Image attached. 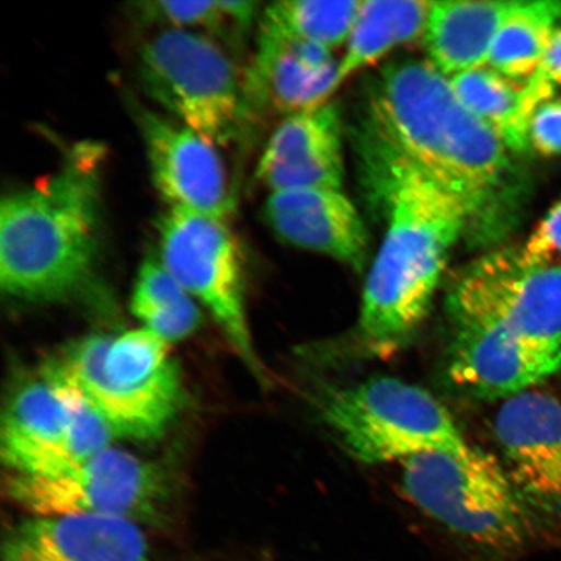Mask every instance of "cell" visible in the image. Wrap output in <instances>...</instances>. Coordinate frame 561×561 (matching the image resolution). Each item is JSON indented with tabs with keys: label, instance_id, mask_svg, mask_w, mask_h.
Listing matches in <instances>:
<instances>
[{
	"label": "cell",
	"instance_id": "obj_17",
	"mask_svg": "<svg viewBox=\"0 0 561 561\" xmlns=\"http://www.w3.org/2000/svg\"><path fill=\"white\" fill-rule=\"evenodd\" d=\"M263 214L280 241L332 257L357 273L366 266V224L342 188L271 193Z\"/></svg>",
	"mask_w": 561,
	"mask_h": 561
},
{
	"label": "cell",
	"instance_id": "obj_16",
	"mask_svg": "<svg viewBox=\"0 0 561 561\" xmlns=\"http://www.w3.org/2000/svg\"><path fill=\"white\" fill-rule=\"evenodd\" d=\"M342 129L334 103L285 117L265 146L255 178L271 193L342 188Z\"/></svg>",
	"mask_w": 561,
	"mask_h": 561
},
{
	"label": "cell",
	"instance_id": "obj_14",
	"mask_svg": "<svg viewBox=\"0 0 561 561\" xmlns=\"http://www.w3.org/2000/svg\"><path fill=\"white\" fill-rule=\"evenodd\" d=\"M339 69L331 48L262 25L244 83L250 110L270 108L287 117L318 108L340 88Z\"/></svg>",
	"mask_w": 561,
	"mask_h": 561
},
{
	"label": "cell",
	"instance_id": "obj_28",
	"mask_svg": "<svg viewBox=\"0 0 561 561\" xmlns=\"http://www.w3.org/2000/svg\"><path fill=\"white\" fill-rule=\"evenodd\" d=\"M522 250L533 262L561 265V198L539 221Z\"/></svg>",
	"mask_w": 561,
	"mask_h": 561
},
{
	"label": "cell",
	"instance_id": "obj_18",
	"mask_svg": "<svg viewBox=\"0 0 561 561\" xmlns=\"http://www.w3.org/2000/svg\"><path fill=\"white\" fill-rule=\"evenodd\" d=\"M0 456L13 474L50 476L76 466L65 399L44 374L21 385L7 403Z\"/></svg>",
	"mask_w": 561,
	"mask_h": 561
},
{
	"label": "cell",
	"instance_id": "obj_4",
	"mask_svg": "<svg viewBox=\"0 0 561 561\" xmlns=\"http://www.w3.org/2000/svg\"><path fill=\"white\" fill-rule=\"evenodd\" d=\"M409 500L486 561H510L539 538L535 518L493 454L425 453L401 462Z\"/></svg>",
	"mask_w": 561,
	"mask_h": 561
},
{
	"label": "cell",
	"instance_id": "obj_23",
	"mask_svg": "<svg viewBox=\"0 0 561 561\" xmlns=\"http://www.w3.org/2000/svg\"><path fill=\"white\" fill-rule=\"evenodd\" d=\"M456 95L516 156L528 152V123L522 111L524 83L490 67L468 70L450 79Z\"/></svg>",
	"mask_w": 561,
	"mask_h": 561
},
{
	"label": "cell",
	"instance_id": "obj_3",
	"mask_svg": "<svg viewBox=\"0 0 561 561\" xmlns=\"http://www.w3.org/2000/svg\"><path fill=\"white\" fill-rule=\"evenodd\" d=\"M104 147H72L59 170L0 203V286L30 304L72 298L93 277L100 252Z\"/></svg>",
	"mask_w": 561,
	"mask_h": 561
},
{
	"label": "cell",
	"instance_id": "obj_15",
	"mask_svg": "<svg viewBox=\"0 0 561 561\" xmlns=\"http://www.w3.org/2000/svg\"><path fill=\"white\" fill-rule=\"evenodd\" d=\"M2 561H157L135 522L70 515L32 517L7 535Z\"/></svg>",
	"mask_w": 561,
	"mask_h": 561
},
{
	"label": "cell",
	"instance_id": "obj_10",
	"mask_svg": "<svg viewBox=\"0 0 561 561\" xmlns=\"http://www.w3.org/2000/svg\"><path fill=\"white\" fill-rule=\"evenodd\" d=\"M3 489L13 504L33 517L87 515L135 523L157 520L170 500L163 469L112 447L60 473H9Z\"/></svg>",
	"mask_w": 561,
	"mask_h": 561
},
{
	"label": "cell",
	"instance_id": "obj_8",
	"mask_svg": "<svg viewBox=\"0 0 561 561\" xmlns=\"http://www.w3.org/2000/svg\"><path fill=\"white\" fill-rule=\"evenodd\" d=\"M445 311L495 322L561 369V265L533 262L522 248L488 251L455 277Z\"/></svg>",
	"mask_w": 561,
	"mask_h": 561
},
{
	"label": "cell",
	"instance_id": "obj_2",
	"mask_svg": "<svg viewBox=\"0 0 561 561\" xmlns=\"http://www.w3.org/2000/svg\"><path fill=\"white\" fill-rule=\"evenodd\" d=\"M368 121L459 201L466 240L491 248L515 229L523 206L511 151L427 60L386 66L369 91Z\"/></svg>",
	"mask_w": 561,
	"mask_h": 561
},
{
	"label": "cell",
	"instance_id": "obj_1",
	"mask_svg": "<svg viewBox=\"0 0 561 561\" xmlns=\"http://www.w3.org/2000/svg\"><path fill=\"white\" fill-rule=\"evenodd\" d=\"M367 187L386 231L364 285L354 331L363 356L386 359L415 339L455 244L467 238L465 208L369 122L360 135Z\"/></svg>",
	"mask_w": 561,
	"mask_h": 561
},
{
	"label": "cell",
	"instance_id": "obj_21",
	"mask_svg": "<svg viewBox=\"0 0 561 561\" xmlns=\"http://www.w3.org/2000/svg\"><path fill=\"white\" fill-rule=\"evenodd\" d=\"M561 23V2H517L491 46L488 67L516 82L537 73Z\"/></svg>",
	"mask_w": 561,
	"mask_h": 561
},
{
	"label": "cell",
	"instance_id": "obj_25",
	"mask_svg": "<svg viewBox=\"0 0 561 561\" xmlns=\"http://www.w3.org/2000/svg\"><path fill=\"white\" fill-rule=\"evenodd\" d=\"M145 21L167 25V30L222 33L229 21L219 2H165L153 0L136 4ZM230 23V21H229Z\"/></svg>",
	"mask_w": 561,
	"mask_h": 561
},
{
	"label": "cell",
	"instance_id": "obj_22",
	"mask_svg": "<svg viewBox=\"0 0 561 561\" xmlns=\"http://www.w3.org/2000/svg\"><path fill=\"white\" fill-rule=\"evenodd\" d=\"M130 308L144 328L170 345L193 335L203 320L195 299L158 256H147L140 265Z\"/></svg>",
	"mask_w": 561,
	"mask_h": 561
},
{
	"label": "cell",
	"instance_id": "obj_11",
	"mask_svg": "<svg viewBox=\"0 0 561 561\" xmlns=\"http://www.w3.org/2000/svg\"><path fill=\"white\" fill-rule=\"evenodd\" d=\"M494 436L538 535L561 541V402L528 390L502 402Z\"/></svg>",
	"mask_w": 561,
	"mask_h": 561
},
{
	"label": "cell",
	"instance_id": "obj_24",
	"mask_svg": "<svg viewBox=\"0 0 561 561\" xmlns=\"http://www.w3.org/2000/svg\"><path fill=\"white\" fill-rule=\"evenodd\" d=\"M359 5L360 0H285L265 10L262 25L286 37L312 42L333 51L346 44Z\"/></svg>",
	"mask_w": 561,
	"mask_h": 561
},
{
	"label": "cell",
	"instance_id": "obj_6",
	"mask_svg": "<svg viewBox=\"0 0 561 561\" xmlns=\"http://www.w3.org/2000/svg\"><path fill=\"white\" fill-rule=\"evenodd\" d=\"M319 417L364 465L403 462L425 453L471 447L450 411L430 391L396 377H371L331 389L316 403Z\"/></svg>",
	"mask_w": 561,
	"mask_h": 561
},
{
	"label": "cell",
	"instance_id": "obj_29",
	"mask_svg": "<svg viewBox=\"0 0 561 561\" xmlns=\"http://www.w3.org/2000/svg\"><path fill=\"white\" fill-rule=\"evenodd\" d=\"M221 7L231 25L238 31L248 30L257 12V2H248V0H221Z\"/></svg>",
	"mask_w": 561,
	"mask_h": 561
},
{
	"label": "cell",
	"instance_id": "obj_19",
	"mask_svg": "<svg viewBox=\"0 0 561 561\" xmlns=\"http://www.w3.org/2000/svg\"><path fill=\"white\" fill-rule=\"evenodd\" d=\"M512 0H444L433 2L423 45L427 61L442 75L454 76L485 67Z\"/></svg>",
	"mask_w": 561,
	"mask_h": 561
},
{
	"label": "cell",
	"instance_id": "obj_5",
	"mask_svg": "<svg viewBox=\"0 0 561 561\" xmlns=\"http://www.w3.org/2000/svg\"><path fill=\"white\" fill-rule=\"evenodd\" d=\"M44 369L79 389L118 437L163 436L184 399L170 343L146 328L83 336Z\"/></svg>",
	"mask_w": 561,
	"mask_h": 561
},
{
	"label": "cell",
	"instance_id": "obj_7",
	"mask_svg": "<svg viewBox=\"0 0 561 561\" xmlns=\"http://www.w3.org/2000/svg\"><path fill=\"white\" fill-rule=\"evenodd\" d=\"M146 94L216 146L242 136L251 115L244 85L228 55L205 34L163 30L140 47Z\"/></svg>",
	"mask_w": 561,
	"mask_h": 561
},
{
	"label": "cell",
	"instance_id": "obj_20",
	"mask_svg": "<svg viewBox=\"0 0 561 561\" xmlns=\"http://www.w3.org/2000/svg\"><path fill=\"white\" fill-rule=\"evenodd\" d=\"M432 3L427 0L360 2L346 42V54L340 61L339 87L394 48L423 39Z\"/></svg>",
	"mask_w": 561,
	"mask_h": 561
},
{
	"label": "cell",
	"instance_id": "obj_9",
	"mask_svg": "<svg viewBox=\"0 0 561 561\" xmlns=\"http://www.w3.org/2000/svg\"><path fill=\"white\" fill-rule=\"evenodd\" d=\"M158 233L161 264L207 308L251 374L268 383L252 340L240 249L226 220L170 208L160 216Z\"/></svg>",
	"mask_w": 561,
	"mask_h": 561
},
{
	"label": "cell",
	"instance_id": "obj_13",
	"mask_svg": "<svg viewBox=\"0 0 561 561\" xmlns=\"http://www.w3.org/2000/svg\"><path fill=\"white\" fill-rule=\"evenodd\" d=\"M447 319L451 334L446 376L462 396L504 402L558 371L495 322L467 316Z\"/></svg>",
	"mask_w": 561,
	"mask_h": 561
},
{
	"label": "cell",
	"instance_id": "obj_12",
	"mask_svg": "<svg viewBox=\"0 0 561 561\" xmlns=\"http://www.w3.org/2000/svg\"><path fill=\"white\" fill-rule=\"evenodd\" d=\"M153 184L170 208L227 220L236 198L216 145L147 108L136 112Z\"/></svg>",
	"mask_w": 561,
	"mask_h": 561
},
{
	"label": "cell",
	"instance_id": "obj_27",
	"mask_svg": "<svg viewBox=\"0 0 561 561\" xmlns=\"http://www.w3.org/2000/svg\"><path fill=\"white\" fill-rule=\"evenodd\" d=\"M528 140L529 149L538 156L561 157V96H552L533 111Z\"/></svg>",
	"mask_w": 561,
	"mask_h": 561
},
{
	"label": "cell",
	"instance_id": "obj_26",
	"mask_svg": "<svg viewBox=\"0 0 561 561\" xmlns=\"http://www.w3.org/2000/svg\"><path fill=\"white\" fill-rule=\"evenodd\" d=\"M561 90V23L552 35L549 48L537 73L526 83L523 95V116L529 118L539 104L556 96Z\"/></svg>",
	"mask_w": 561,
	"mask_h": 561
}]
</instances>
